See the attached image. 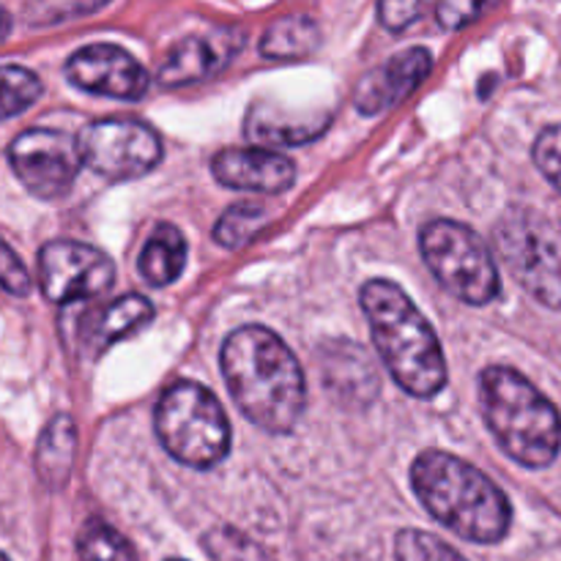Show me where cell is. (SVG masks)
I'll return each instance as SVG.
<instances>
[{"label":"cell","mask_w":561,"mask_h":561,"mask_svg":"<svg viewBox=\"0 0 561 561\" xmlns=\"http://www.w3.org/2000/svg\"><path fill=\"white\" fill-rule=\"evenodd\" d=\"M219 365L230 398L252 425L274 436L294 431L307 403L305 373L279 334L266 327L236 329Z\"/></svg>","instance_id":"cell-1"},{"label":"cell","mask_w":561,"mask_h":561,"mask_svg":"<svg viewBox=\"0 0 561 561\" xmlns=\"http://www.w3.org/2000/svg\"><path fill=\"white\" fill-rule=\"evenodd\" d=\"M362 310L370 323L373 345L403 392L431 400L447 387V359L436 329L400 285L370 279L362 285Z\"/></svg>","instance_id":"cell-2"},{"label":"cell","mask_w":561,"mask_h":561,"mask_svg":"<svg viewBox=\"0 0 561 561\" xmlns=\"http://www.w3.org/2000/svg\"><path fill=\"white\" fill-rule=\"evenodd\" d=\"M411 488L422 507L463 540L493 546L507 537L510 499L477 466L442 449H425L411 466Z\"/></svg>","instance_id":"cell-3"},{"label":"cell","mask_w":561,"mask_h":561,"mask_svg":"<svg viewBox=\"0 0 561 561\" xmlns=\"http://www.w3.org/2000/svg\"><path fill=\"white\" fill-rule=\"evenodd\" d=\"M480 411L504 455L526 469H546L559 458L557 405L518 370L504 365L480 373Z\"/></svg>","instance_id":"cell-4"},{"label":"cell","mask_w":561,"mask_h":561,"mask_svg":"<svg viewBox=\"0 0 561 561\" xmlns=\"http://www.w3.org/2000/svg\"><path fill=\"white\" fill-rule=\"evenodd\" d=\"M153 427L170 458L192 469H214L230 453L222 403L197 381H175L159 398Z\"/></svg>","instance_id":"cell-5"},{"label":"cell","mask_w":561,"mask_h":561,"mask_svg":"<svg viewBox=\"0 0 561 561\" xmlns=\"http://www.w3.org/2000/svg\"><path fill=\"white\" fill-rule=\"evenodd\" d=\"M493 241L520 288L561 310V225L535 208L515 206L499 219Z\"/></svg>","instance_id":"cell-6"},{"label":"cell","mask_w":561,"mask_h":561,"mask_svg":"<svg viewBox=\"0 0 561 561\" xmlns=\"http://www.w3.org/2000/svg\"><path fill=\"white\" fill-rule=\"evenodd\" d=\"M420 250L433 277L466 305L485 307L502 294L496 261L469 225L433 219L422 228Z\"/></svg>","instance_id":"cell-7"},{"label":"cell","mask_w":561,"mask_h":561,"mask_svg":"<svg viewBox=\"0 0 561 561\" xmlns=\"http://www.w3.org/2000/svg\"><path fill=\"white\" fill-rule=\"evenodd\" d=\"M82 164L110 181H131L162 162V140L135 118L93 121L77 137Z\"/></svg>","instance_id":"cell-8"},{"label":"cell","mask_w":561,"mask_h":561,"mask_svg":"<svg viewBox=\"0 0 561 561\" xmlns=\"http://www.w3.org/2000/svg\"><path fill=\"white\" fill-rule=\"evenodd\" d=\"M9 164L20 184L42 201L64 197L82 168L77 137L60 129H25L9 146Z\"/></svg>","instance_id":"cell-9"},{"label":"cell","mask_w":561,"mask_h":561,"mask_svg":"<svg viewBox=\"0 0 561 561\" xmlns=\"http://www.w3.org/2000/svg\"><path fill=\"white\" fill-rule=\"evenodd\" d=\"M115 266L102 250L80 241H49L38 252V288L53 305L102 296L113 285Z\"/></svg>","instance_id":"cell-10"},{"label":"cell","mask_w":561,"mask_h":561,"mask_svg":"<svg viewBox=\"0 0 561 561\" xmlns=\"http://www.w3.org/2000/svg\"><path fill=\"white\" fill-rule=\"evenodd\" d=\"M66 80L85 93L137 102L148 93L151 77L140 60L118 44H88L66 60Z\"/></svg>","instance_id":"cell-11"},{"label":"cell","mask_w":561,"mask_h":561,"mask_svg":"<svg viewBox=\"0 0 561 561\" xmlns=\"http://www.w3.org/2000/svg\"><path fill=\"white\" fill-rule=\"evenodd\" d=\"M244 47V33L236 27H217L208 33L186 36L170 49L159 66V82L164 88H184L219 75Z\"/></svg>","instance_id":"cell-12"},{"label":"cell","mask_w":561,"mask_h":561,"mask_svg":"<svg viewBox=\"0 0 561 561\" xmlns=\"http://www.w3.org/2000/svg\"><path fill=\"white\" fill-rule=\"evenodd\" d=\"M433 69V55L425 47H411L383 60L378 69L362 77L354 93V104L362 115H378L398 107L411 96Z\"/></svg>","instance_id":"cell-13"},{"label":"cell","mask_w":561,"mask_h":561,"mask_svg":"<svg viewBox=\"0 0 561 561\" xmlns=\"http://www.w3.org/2000/svg\"><path fill=\"white\" fill-rule=\"evenodd\" d=\"M211 173L230 190L279 195L294 186L296 164L268 148H222L211 159Z\"/></svg>","instance_id":"cell-14"},{"label":"cell","mask_w":561,"mask_h":561,"mask_svg":"<svg viewBox=\"0 0 561 561\" xmlns=\"http://www.w3.org/2000/svg\"><path fill=\"white\" fill-rule=\"evenodd\" d=\"M321 378L340 405L365 409L381 392V378L370 356L354 340H329L321 345Z\"/></svg>","instance_id":"cell-15"},{"label":"cell","mask_w":561,"mask_h":561,"mask_svg":"<svg viewBox=\"0 0 561 561\" xmlns=\"http://www.w3.org/2000/svg\"><path fill=\"white\" fill-rule=\"evenodd\" d=\"M332 124V113H318L310 118H288V110L268 107L266 102L252 104L247 115V137L252 142H266V146H301L327 131Z\"/></svg>","instance_id":"cell-16"},{"label":"cell","mask_w":561,"mask_h":561,"mask_svg":"<svg viewBox=\"0 0 561 561\" xmlns=\"http://www.w3.org/2000/svg\"><path fill=\"white\" fill-rule=\"evenodd\" d=\"M153 321V305L140 294H126L121 299L110 301L104 310L93 312L88 318L85 329V348L88 351H104L113 343H118L126 334L137 332L140 327Z\"/></svg>","instance_id":"cell-17"},{"label":"cell","mask_w":561,"mask_h":561,"mask_svg":"<svg viewBox=\"0 0 561 561\" xmlns=\"http://www.w3.org/2000/svg\"><path fill=\"white\" fill-rule=\"evenodd\" d=\"M186 263V239L175 225L159 222L151 230V236L142 244L140 257H137V268L140 277L153 288H164V285L175 283L184 272Z\"/></svg>","instance_id":"cell-18"},{"label":"cell","mask_w":561,"mask_h":561,"mask_svg":"<svg viewBox=\"0 0 561 561\" xmlns=\"http://www.w3.org/2000/svg\"><path fill=\"white\" fill-rule=\"evenodd\" d=\"M77 427L69 414H58L42 431L36 444V474L47 488L58 491L66 485L75 466Z\"/></svg>","instance_id":"cell-19"},{"label":"cell","mask_w":561,"mask_h":561,"mask_svg":"<svg viewBox=\"0 0 561 561\" xmlns=\"http://www.w3.org/2000/svg\"><path fill=\"white\" fill-rule=\"evenodd\" d=\"M318 42H321V31L316 20L301 14L279 16L263 33L261 55L272 60H299L316 53Z\"/></svg>","instance_id":"cell-20"},{"label":"cell","mask_w":561,"mask_h":561,"mask_svg":"<svg viewBox=\"0 0 561 561\" xmlns=\"http://www.w3.org/2000/svg\"><path fill=\"white\" fill-rule=\"evenodd\" d=\"M42 96V80L25 66H0V121L25 113Z\"/></svg>","instance_id":"cell-21"},{"label":"cell","mask_w":561,"mask_h":561,"mask_svg":"<svg viewBox=\"0 0 561 561\" xmlns=\"http://www.w3.org/2000/svg\"><path fill=\"white\" fill-rule=\"evenodd\" d=\"M80 561H137L129 540L104 520L91 518L80 531Z\"/></svg>","instance_id":"cell-22"},{"label":"cell","mask_w":561,"mask_h":561,"mask_svg":"<svg viewBox=\"0 0 561 561\" xmlns=\"http://www.w3.org/2000/svg\"><path fill=\"white\" fill-rule=\"evenodd\" d=\"M203 551L211 561H274L272 553L233 526H214L203 535Z\"/></svg>","instance_id":"cell-23"},{"label":"cell","mask_w":561,"mask_h":561,"mask_svg":"<svg viewBox=\"0 0 561 561\" xmlns=\"http://www.w3.org/2000/svg\"><path fill=\"white\" fill-rule=\"evenodd\" d=\"M263 217H266V208L257 206V203H239V206H230L228 211L219 217L217 228H214V239H217V244H222L225 250L244 247L247 241L257 233V228L263 225Z\"/></svg>","instance_id":"cell-24"},{"label":"cell","mask_w":561,"mask_h":561,"mask_svg":"<svg viewBox=\"0 0 561 561\" xmlns=\"http://www.w3.org/2000/svg\"><path fill=\"white\" fill-rule=\"evenodd\" d=\"M394 557L398 561H469L436 535L420 529H403L394 537Z\"/></svg>","instance_id":"cell-25"},{"label":"cell","mask_w":561,"mask_h":561,"mask_svg":"<svg viewBox=\"0 0 561 561\" xmlns=\"http://www.w3.org/2000/svg\"><path fill=\"white\" fill-rule=\"evenodd\" d=\"M535 164L561 195V124L548 126L535 140Z\"/></svg>","instance_id":"cell-26"},{"label":"cell","mask_w":561,"mask_h":561,"mask_svg":"<svg viewBox=\"0 0 561 561\" xmlns=\"http://www.w3.org/2000/svg\"><path fill=\"white\" fill-rule=\"evenodd\" d=\"M0 288L11 296H27L33 288L31 274L5 241H0Z\"/></svg>","instance_id":"cell-27"},{"label":"cell","mask_w":561,"mask_h":561,"mask_svg":"<svg viewBox=\"0 0 561 561\" xmlns=\"http://www.w3.org/2000/svg\"><path fill=\"white\" fill-rule=\"evenodd\" d=\"M425 14V3L420 0H383L378 3V16L389 31H405Z\"/></svg>","instance_id":"cell-28"},{"label":"cell","mask_w":561,"mask_h":561,"mask_svg":"<svg viewBox=\"0 0 561 561\" xmlns=\"http://www.w3.org/2000/svg\"><path fill=\"white\" fill-rule=\"evenodd\" d=\"M488 5L482 3H466V0H447V3H438L436 5V16L442 22L444 31H458V27L469 25L471 20L485 11Z\"/></svg>","instance_id":"cell-29"},{"label":"cell","mask_w":561,"mask_h":561,"mask_svg":"<svg viewBox=\"0 0 561 561\" xmlns=\"http://www.w3.org/2000/svg\"><path fill=\"white\" fill-rule=\"evenodd\" d=\"M9 31H11V16L0 9V38L9 36Z\"/></svg>","instance_id":"cell-30"},{"label":"cell","mask_w":561,"mask_h":561,"mask_svg":"<svg viewBox=\"0 0 561 561\" xmlns=\"http://www.w3.org/2000/svg\"><path fill=\"white\" fill-rule=\"evenodd\" d=\"M0 561H9V557H3V553H0Z\"/></svg>","instance_id":"cell-31"},{"label":"cell","mask_w":561,"mask_h":561,"mask_svg":"<svg viewBox=\"0 0 561 561\" xmlns=\"http://www.w3.org/2000/svg\"><path fill=\"white\" fill-rule=\"evenodd\" d=\"M168 561H181V559H168Z\"/></svg>","instance_id":"cell-32"}]
</instances>
